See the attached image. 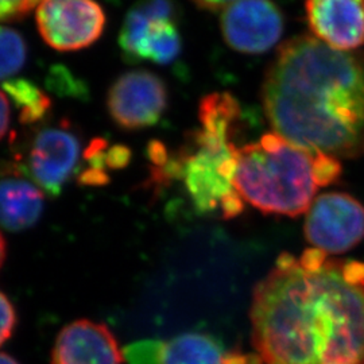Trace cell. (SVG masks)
Segmentation results:
<instances>
[{"mask_svg": "<svg viewBox=\"0 0 364 364\" xmlns=\"http://www.w3.org/2000/svg\"><path fill=\"white\" fill-rule=\"evenodd\" d=\"M250 317L264 364H364V262L284 252L254 287Z\"/></svg>", "mask_w": 364, "mask_h": 364, "instance_id": "6da1fadb", "label": "cell"}, {"mask_svg": "<svg viewBox=\"0 0 364 364\" xmlns=\"http://www.w3.org/2000/svg\"><path fill=\"white\" fill-rule=\"evenodd\" d=\"M274 131L335 158L364 153V52L335 50L313 36L282 43L262 84Z\"/></svg>", "mask_w": 364, "mask_h": 364, "instance_id": "7a4b0ae2", "label": "cell"}, {"mask_svg": "<svg viewBox=\"0 0 364 364\" xmlns=\"http://www.w3.org/2000/svg\"><path fill=\"white\" fill-rule=\"evenodd\" d=\"M341 176L338 158L266 132L237 150V193L263 213L296 218L311 208L318 189Z\"/></svg>", "mask_w": 364, "mask_h": 364, "instance_id": "3957f363", "label": "cell"}, {"mask_svg": "<svg viewBox=\"0 0 364 364\" xmlns=\"http://www.w3.org/2000/svg\"><path fill=\"white\" fill-rule=\"evenodd\" d=\"M235 132L231 126L200 123L189 144L176 156L168 154L164 144L153 142L149 156L154 165V180H180L200 215L219 212L223 219L237 218L245 209V200L234 183L239 150Z\"/></svg>", "mask_w": 364, "mask_h": 364, "instance_id": "277c9868", "label": "cell"}, {"mask_svg": "<svg viewBox=\"0 0 364 364\" xmlns=\"http://www.w3.org/2000/svg\"><path fill=\"white\" fill-rule=\"evenodd\" d=\"M174 0H141L126 15L119 34L123 58L168 65L181 53Z\"/></svg>", "mask_w": 364, "mask_h": 364, "instance_id": "5b68a950", "label": "cell"}, {"mask_svg": "<svg viewBox=\"0 0 364 364\" xmlns=\"http://www.w3.org/2000/svg\"><path fill=\"white\" fill-rule=\"evenodd\" d=\"M304 230L313 248L326 255L343 254L364 239V205L341 192L318 196L306 212Z\"/></svg>", "mask_w": 364, "mask_h": 364, "instance_id": "8992f818", "label": "cell"}, {"mask_svg": "<svg viewBox=\"0 0 364 364\" xmlns=\"http://www.w3.org/2000/svg\"><path fill=\"white\" fill-rule=\"evenodd\" d=\"M43 41L55 50H81L102 37L105 14L96 0H43L37 9Z\"/></svg>", "mask_w": 364, "mask_h": 364, "instance_id": "52a82bcc", "label": "cell"}, {"mask_svg": "<svg viewBox=\"0 0 364 364\" xmlns=\"http://www.w3.org/2000/svg\"><path fill=\"white\" fill-rule=\"evenodd\" d=\"M80 156L77 132L68 122H60L37 130L28 144L25 170L42 192L57 197L77 169Z\"/></svg>", "mask_w": 364, "mask_h": 364, "instance_id": "ba28073f", "label": "cell"}, {"mask_svg": "<svg viewBox=\"0 0 364 364\" xmlns=\"http://www.w3.org/2000/svg\"><path fill=\"white\" fill-rule=\"evenodd\" d=\"M162 78L149 70H130L112 82L107 95L109 117L120 129L136 131L154 126L168 107Z\"/></svg>", "mask_w": 364, "mask_h": 364, "instance_id": "9c48e42d", "label": "cell"}, {"mask_svg": "<svg viewBox=\"0 0 364 364\" xmlns=\"http://www.w3.org/2000/svg\"><path fill=\"white\" fill-rule=\"evenodd\" d=\"M284 28V16L273 0H235L221 11L223 38L242 54L269 52L282 37Z\"/></svg>", "mask_w": 364, "mask_h": 364, "instance_id": "30bf717a", "label": "cell"}, {"mask_svg": "<svg viewBox=\"0 0 364 364\" xmlns=\"http://www.w3.org/2000/svg\"><path fill=\"white\" fill-rule=\"evenodd\" d=\"M306 21L314 38L340 52L364 45V0H306Z\"/></svg>", "mask_w": 364, "mask_h": 364, "instance_id": "8fae6325", "label": "cell"}, {"mask_svg": "<svg viewBox=\"0 0 364 364\" xmlns=\"http://www.w3.org/2000/svg\"><path fill=\"white\" fill-rule=\"evenodd\" d=\"M123 356L112 332L90 320L66 326L55 340L52 364H122Z\"/></svg>", "mask_w": 364, "mask_h": 364, "instance_id": "7c38bea8", "label": "cell"}, {"mask_svg": "<svg viewBox=\"0 0 364 364\" xmlns=\"http://www.w3.org/2000/svg\"><path fill=\"white\" fill-rule=\"evenodd\" d=\"M43 209V193L19 177L0 180V227L21 231L34 225Z\"/></svg>", "mask_w": 364, "mask_h": 364, "instance_id": "4fadbf2b", "label": "cell"}, {"mask_svg": "<svg viewBox=\"0 0 364 364\" xmlns=\"http://www.w3.org/2000/svg\"><path fill=\"white\" fill-rule=\"evenodd\" d=\"M227 355L212 336L183 333L158 344L156 364H225Z\"/></svg>", "mask_w": 364, "mask_h": 364, "instance_id": "5bb4252c", "label": "cell"}, {"mask_svg": "<svg viewBox=\"0 0 364 364\" xmlns=\"http://www.w3.org/2000/svg\"><path fill=\"white\" fill-rule=\"evenodd\" d=\"M3 90L11 97L19 111L23 124H37L43 122L50 111V100L46 93L27 78H11L3 82Z\"/></svg>", "mask_w": 364, "mask_h": 364, "instance_id": "9a60e30c", "label": "cell"}, {"mask_svg": "<svg viewBox=\"0 0 364 364\" xmlns=\"http://www.w3.org/2000/svg\"><path fill=\"white\" fill-rule=\"evenodd\" d=\"M26 60L25 39L16 30L0 26V80H11L23 68Z\"/></svg>", "mask_w": 364, "mask_h": 364, "instance_id": "2e32d148", "label": "cell"}, {"mask_svg": "<svg viewBox=\"0 0 364 364\" xmlns=\"http://www.w3.org/2000/svg\"><path fill=\"white\" fill-rule=\"evenodd\" d=\"M43 0H0V21H11L33 11Z\"/></svg>", "mask_w": 364, "mask_h": 364, "instance_id": "e0dca14e", "label": "cell"}, {"mask_svg": "<svg viewBox=\"0 0 364 364\" xmlns=\"http://www.w3.org/2000/svg\"><path fill=\"white\" fill-rule=\"evenodd\" d=\"M16 324V313L13 304L0 291V346H3L13 333Z\"/></svg>", "mask_w": 364, "mask_h": 364, "instance_id": "ac0fdd59", "label": "cell"}, {"mask_svg": "<svg viewBox=\"0 0 364 364\" xmlns=\"http://www.w3.org/2000/svg\"><path fill=\"white\" fill-rule=\"evenodd\" d=\"M10 126V105L7 95L0 91V141L6 135Z\"/></svg>", "mask_w": 364, "mask_h": 364, "instance_id": "d6986e66", "label": "cell"}, {"mask_svg": "<svg viewBox=\"0 0 364 364\" xmlns=\"http://www.w3.org/2000/svg\"><path fill=\"white\" fill-rule=\"evenodd\" d=\"M235 0H192L200 10L204 11H210V13H218L227 9L230 4H232Z\"/></svg>", "mask_w": 364, "mask_h": 364, "instance_id": "ffe728a7", "label": "cell"}, {"mask_svg": "<svg viewBox=\"0 0 364 364\" xmlns=\"http://www.w3.org/2000/svg\"><path fill=\"white\" fill-rule=\"evenodd\" d=\"M0 364H18V362L7 353H0Z\"/></svg>", "mask_w": 364, "mask_h": 364, "instance_id": "44dd1931", "label": "cell"}, {"mask_svg": "<svg viewBox=\"0 0 364 364\" xmlns=\"http://www.w3.org/2000/svg\"><path fill=\"white\" fill-rule=\"evenodd\" d=\"M4 257H6V242H4L3 236L0 235V266L3 264Z\"/></svg>", "mask_w": 364, "mask_h": 364, "instance_id": "7402d4cb", "label": "cell"}]
</instances>
